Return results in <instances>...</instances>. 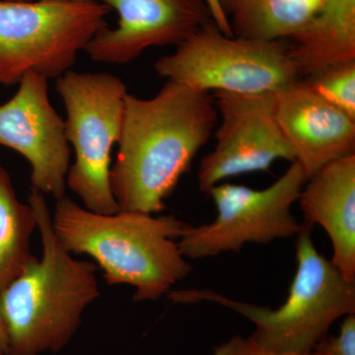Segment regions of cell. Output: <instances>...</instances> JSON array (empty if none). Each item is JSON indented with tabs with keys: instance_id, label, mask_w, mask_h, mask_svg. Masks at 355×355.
<instances>
[{
	"instance_id": "14",
	"label": "cell",
	"mask_w": 355,
	"mask_h": 355,
	"mask_svg": "<svg viewBox=\"0 0 355 355\" xmlns=\"http://www.w3.org/2000/svg\"><path fill=\"white\" fill-rule=\"evenodd\" d=\"M289 41L300 78L355 62V0H324L319 12Z\"/></svg>"
},
{
	"instance_id": "17",
	"label": "cell",
	"mask_w": 355,
	"mask_h": 355,
	"mask_svg": "<svg viewBox=\"0 0 355 355\" xmlns=\"http://www.w3.org/2000/svg\"><path fill=\"white\" fill-rule=\"evenodd\" d=\"M301 79L318 95L355 120V62L334 65Z\"/></svg>"
},
{
	"instance_id": "11",
	"label": "cell",
	"mask_w": 355,
	"mask_h": 355,
	"mask_svg": "<svg viewBox=\"0 0 355 355\" xmlns=\"http://www.w3.org/2000/svg\"><path fill=\"white\" fill-rule=\"evenodd\" d=\"M118 13L116 27L103 26L85 51L102 64H125L154 46H179L214 20L207 0H100Z\"/></svg>"
},
{
	"instance_id": "15",
	"label": "cell",
	"mask_w": 355,
	"mask_h": 355,
	"mask_svg": "<svg viewBox=\"0 0 355 355\" xmlns=\"http://www.w3.org/2000/svg\"><path fill=\"white\" fill-rule=\"evenodd\" d=\"M324 0H237L229 21L236 38L291 40L319 12Z\"/></svg>"
},
{
	"instance_id": "24",
	"label": "cell",
	"mask_w": 355,
	"mask_h": 355,
	"mask_svg": "<svg viewBox=\"0 0 355 355\" xmlns=\"http://www.w3.org/2000/svg\"><path fill=\"white\" fill-rule=\"evenodd\" d=\"M0 355H4L3 354H1V352H0Z\"/></svg>"
},
{
	"instance_id": "9",
	"label": "cell",
	"mask_w": 355,
	"mask_h": 355,
	"mask_svg": "<svg viewBox=\"0 0 355 355\" xmlns=\"http://www.w3.org/2000/svg\"><path fill=\"white\" fill-rule=\"evenodd\" d=\"M214 98L221 123L214 150L200 161V191L209 193L227 178L268 171L279 159L295 161L275 118V93L216 92Z\"/></svg>"
},
{
	"instance_id": "16",
	"label": "cell",
	"mask_w": 355,
	"mask_h": 355,
	"mask_svg": "<svg viewBox=\"0 0 355 355\" xmlns=\"http://www.w3.org/2000/svg\"><path fill=\"white\" fill-rule=\"evenodd\" d=\"M37 229L34 209L17 198L10 175L0 166V292L35 258L31 238Z\"/></svg>"
},
{
	"instance_id": "10",
	"label": "cell",
	"mask_w": 355,
	"mask_h": 355,
	"mask_svg": "<svg viewBox=\"0 0 355 355\" xmlns=\"http://www.w3.org/2000/svg\"><path fill=\"white\" fill-rule=\"evenodd\" d=\"M48 80L29 72L15 95L0 106V144L27 159L33 189L60 200L67 188L71 148L64 120L49 97Z\"/></svg>"
},
{
	"instance_id": "6",
	"label": "cell",
	"mask_w": 355,
	"mask_h": 355,
	"mask_svg": "<svg viewBox=\"0 0 355 355\" xmlns=\"http://www.w3.org/2000/svg\"><path fill=\"white\" fill-rule=\"evenodd\" d=\"M110 12L101 2L0 0V85L19 84L29 72L62 76Z\"/></svg>"
},
{
	"instance_id": "4",
	"label": "cell",
	"mask_w": 355,
	"mask_h": 355,
	"mask_svg": "<svg viewBox=\"0 0 355 355\" xmlns=\"http://www.w3.org/2000/svg\"><path fill=\"white\" fill-rule=\"evenodd\" d=\"M311 229L303 223L298 233L297 268L288 297L277 309L239 302L207 289L170 292L169 297L176 302L218 303L256 324L250 338L261 347L279 354H312L338 318L355 314V282L317 251Z\"/></svg>"
},
{
	"instance_id": "3",
	"label": "cell",
	"mask_w": 355,
	"mask_h": 355,
	"mask_svg": "<svg viewBox=\"0 0 355 355\" xmlns=\"http://www.w3.org/2000/svg\"><path fill=\"white\" fill-rule=\"evenodd\" d=\"M28 202L36 214L43 253L0 292L8 355L60 352L80 328L85 310L100 296L97 266L76 260L62 246L44 195L32 188Z\"/></svg>"
},
{
	"instance_id": "8",
	"label": "cell",
	"mask_w": 355,
	"mask_h": 355,
	"mask_svg": "<svg viewBox=\"0 0 355 355\" xmlns=\"http://www.w3.org/2000/svg\"><path fill=\"white\" fill-rule=\"evenodd\" d=\"M307 181L296 161L268 188L254 190L242 184H218L209 191L216 218L198 227L189 226L178 240L187 259L239 253L247 243L268 244L297 236L302 230L292 214L294 202Z\"/></svg>"
},
{
	"instance_id": "22",
	"label": "cell",
	"mask_w": 355,
	"mask_h": 355,
	"mask_svg": "<svg viewBox=\"0 0 355 355\" xmlns=\"http://www.w3.org/2000/svg\"><path fill=\"white\" fill-rule=\"evenodd\" d=\"M55 1L73 2V3H87V2H100V0H55Z\"/></svg>"
},
{
	"instance_id": "18",
	"label": "cell",
	"mask_w": 355,
	"mask_h": 355,
	"mask_svg": "<svg viewBox=\"0 0 355 355\" xmlns=\"http://www.w3.org/2000/svg\"><path fill=\"white\" fill-rule=\"evenodd\" d=\"M319 355H355V314L347 315L336 336L324 338L314 347Z\"/></svg>"
},
{
	"instance_id": "20",
	"label": "cell",
	"mask_w": 355,
	"mask_h": 355,
	"mask_svg": "<svg viewBox=\"0 0 355 355\" xmlns=\"http://www.w3.org/2000/svg\"><path fill=\"white\" fill-rule=\"evenodd\" d=\"M237 0H214L216 6V24L222 29L228 27V16L232 12Z\"/></svg>"
},
{
	"instance_id": "21",
	"label": "cell",
	"mask_w": 355,
	"mask_h": 355,
	"mask_svg": "<svg viewBox=\"0 0 355 355\" xmlns=\"http://www.w3.org/2000/svg\"><path fill=\"white\" fill-rule=\"evenodd\" d=\"M0 352L4 355H8L9 352V338L7 334L6 323L2 317L0 310Z\"/></svg>"
},
{
	"instance_id": "19",
	"label": "cell",
	"mask_w": 355,
	"mask_h": 355,
	"mask_svg": "<svg viewBox=\"0 0 355 355\" xmlns=\"http://www.w3.org/2000/svg\"><path fill=\"white\" fill-rule=\"evenodd\" d=\"M211 355H319L309 354H279L261 347L258 343L253 342L251 338H245L241 336H235L228 342L222 343L219 347H214Z\"/></svg>"
},
{
	"instance_id": "12",
	"label": "cell",
	"mask_w": 355,
	"mask_h": 355,
	"mask_svg": "<svg viewBox=\"0 0 355 355\" xmlns=\"http://www.w3.org/2000/svg\"><path fill=\"white\" fill-rule=\"evenodd\" d=\"M275 96L277 123L307 180L327 165L355 154V120L302 79Z\"/></svg>"
},
{
	"instance_id": "5",
	"label": "cell",
	"mask_w": 355,
	"mask_h": 355,
	"mask_svg": "<svg viewBox=\"0 0 355 355\" xmlns=\"http://www.w3.org/2000/svg\"><path fill=\"white\" fill-rule=\"evenodd\" d=\"M67 119L65 135L76 160L67 173V186L91 211H120L110 184L112 151L120 139L127 85L109 73L69 70L58 77Z\"/></svg>"
},
{
	"instance_id": "7",
	"label": "cell",
	"mask_w": 355,
	"mask_h": 355,
	"mask_svg": "<svg viewBox=\"0 0 355 355\" xmlns=\"http://www.w3.org/2000/svg\"><path fill=\"white\" fill-rule=\"evenodd\" d=\"M159 76L195 90L234 94L277 92L300 77L289 40L228 37L210 20L154 64Z\"/></svg>"
},
{
	"instance_id": "13",
	"label": "cell",
	"mask_w": 355,
	"mask_h": 355,
	"mask_svg": "<svg viewBox=\"0 0 355 355\" xmlns=\"http://www.w3.org/2000/svg\"><path fill=\"white\" fill-rule=\"evenodd\" d=\"M298 197L305 223L321 225L333 244L331 263L355 282V154L306 181Z\"/></svg>"
},
{
	"instance_id": "2",
	"label": "cell",
	"mask_w": 355,
	"mask_h": 355,
	"mask_svg": "<svg viewBox=\"0 0 355 355\" xmlns=\"http://www.w3.org/2000/svg\"><path fill=\"white\" fill-rule=\"evenodd\" d=\"M51 218L69 253L90 257L109 286H132L135 301L159 300L193 270L178 245L190 224L172 214H97L64 197Z\"/></svg>"
},
{
	"instance_id": "1",
	"label": "cell",
	"mask_w": 355,
	"mask_h": 355,
	"mask_svg": "<svg viewBox=\"0 0 355 355\" xmlns=\"http://www.w3.org/2000/svg\"><path fill=\"white\" fill-rule=\"evenodd\" d=\"M214 95L167 80L150 99L125 96L110 171L120 211L160 214L217 123Z\"/></svg>"
},
{
	"instance_id": "23",
	"label": "cell",
	"mask_w": 355,
	"mask_h": 355,
	"mask_svg": "<svg viewBox=\"0 0 355 355\" xmlns=\"http://www.w3.org/2000/svg\"><path fill=\"white\" fill-rule=\"evenodd\" d=\"M9 1H29V0H9Z\"/></svg>"
}]
</instances>
